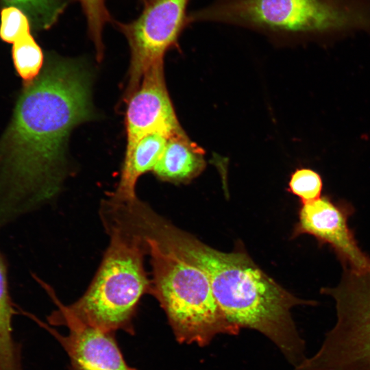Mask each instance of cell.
Listing matches in <instances>:
<instances>
[{"mask_svg": "<svg viewBox=\"0 0 370 370\" xmlns=\"http://www.w3.org/2000/svg\"><path fill=\"white\" fill-rule=\"evenodd\" d=\"M321 291L334 301L335 323L293 370H370V270L343 268L338 284Z\"/></svg>", "mask_w": 370, "mask_h": 370, "instance_id": "obj_6", "label": "cell"}, {"mask_svg": "<svg viewBox=\"0 0 370 370\" xmlns=\"http://www.w3.org/2000/svg\"><path fill=\"white\" fill-rule=\"evenodd\" d=\"M205 166L203 151L183 132L168 138L152 172L162 181L187 183L199 175Z\"/></svg>", "mask_w": 370, "mask_h": 370, "instance_id": "obj_11", "label": "cell"}, {"mask_svg": "<svg viewBox=\"0 0 370 370\" xmlns=\"http://www.w3.org/2000/svg\"><path fill=\"white\" fill-rule=\"evenodd\" d=\"M14 313L8 288L7 264L0 252V370H21L18 350L12 335Z\"/></svg>", "mask_w": 370, "mask_h": 370, "instance_id": "obj_13", "label": "cell"}, {"mask_svg": "<svg viewBox=\"0 0 370 370\" xmlns=\"http://www.w3.org/2000/svg\"><path fill=\"white\" fill-rule=\"evenodd\" d=\"M90 85L84 64L55 58L25 84L0 140V229L58 191L68 137L92 117Z\"/></svg>", "mask_w": 370, "mask_h": 370, "instance_id": "obj_1", "label": "cell"}, {"mask_svg": "<svg viewBox=\"0 0 370 370\" xmlns=\"http://www.w3.org/2000/svg\"><path fill=\"white\" fill-rule=\"evenodd\" d=\"M168 138L161 133H152L143 137L132 151L125 156L120 180L110 198L126 201L137 197L136 186L138 178L152 171L165 148Z\"/></svg>", "mask_w": 370, "mask_h": 370, "instance_id": "obj_12", "label": "cell"}, {"mask_svg": "<svg viewBox=\"0 0 370 370\" xmlns=\"http://www.w3.org/2000/svg\"><path fill=\"white\" fill-rule=\"evenodd\" d=\"M126 102L125 156L147 134L161 133L169 138L183 132L166 88L163 61L151 66Z\"/></svg>", "mask_w": 370, "mask_h": 370, "instance_id": "obj_10", "label": "cell"}, {"mask_svg": "<svg viewBox=\"0 0 370 370\" xmlns=\"http://www.w3.org/2000/svg\"><path fill=\"white\" fill-rule=\"evenodd\" d=\"M12 58L15 69L25 84L34 80L41 72L43 64L42 49L31 32L13 42Z\"/></svg>", "mask_w": 370, "mask_h": 370, "instance_id": "obj_14", "label": "cell"}, {"mask_svg": "<svg viewBox=\"0 0 370 370\" xmlns=\"http://www.w3.org/2000/svg\"><path fill=\"white\" fill-rule=\"evenodd\" d=\"M142 226L188 262L207 275L213 295L227 320L238 328L256 330L280 349L293 366L307 356L291 310L315 306L313 300L298 298L287 291L239 247L220 251L179 229L151 207L141 214Z\"/></svg>", "mask_w": 370, "mask_h": 370, "instance_id": "obj_2", "label": "cell"}, {"mask_svg": "<svg viewBox=\"0 0 370 370\" xmlns=\"http://www.w3.org/2000/svg\"><path fill=\"white\" fill-rule=\"evenodd\" d=\"M86 16L88 32L94 43L97 59L103 53L102 40L104 25L113 20L106 8V0H78Z\"/></svg>", "mask_w": 370, "mask_h": 370, "instance_id": "obj_15", "label": "cell"}, {"mask_svg": "<svg viewBox=\"0 0 370 370\" xmlns=\"http://www.w3.org/2000/svg\"><path fill=\"white\" fill-rule=\"evenodd\" d=\"M101 217L110 244L88 289L73 304L64 306L77 319L103 332L123 330L133 334L138 302L151 290L143 262L147 245L118 214L103 212Z\"/></svg>", "mask_w": 370, "mask_h": 370, "instance_id": "obj_4", "label": "cell"}, {"mask_svg": "<svg viewBox=\"0 0 370 370\" xmlns=\"http://www.w3.org/2000/svg\"><path fill=\"white\" fill-rule=\"evenodd\" d=\"M36 11L32 25L36 30H45L55 24L68 5L69 0H31Z\"/></svg>", "mask_w": 370, "mask_h": 370, "instance_id": "obj_18", "label": "cell"}, {"mask_svg": "<svg viewBox=\"0 0 370 370\" xmlns=\"http://www.w3.org/2000/svg\"><path fill=\"white\" fill-rule=\"evenodd\" d=\"M323 186V179L317 171L302 167L293 172L287 189L289 193L298 197L303 204L319 199Z\"/></svg>", "mask_w": 370, "mask_h": 370, "instance_id": "obj_16", "label": "cell"}, {"mask_svg": "<svg viewBox=\"0 0 370 370\" xmlns=\"http://www.w3.org/2000/svg\"><path fill=\"white\" fill-rule=\"evenodd\" d=\"M188 18L327 42L369 35L370 0H211Z\"/></svg>", "mask_w": 370, "mask_h": 370, "instance_id": "obj_3", "label": "cell"}, {"mask_svg": "<svg viewBox=\"0 0 370 370\" xmlns=\"http://www.w3.org/2000/svg\"><path fill=\"white\" fill-rule=\"evenodd\" d=\"M52 295L58 309L50 315L49 321L51 325L66 326L69 334L62 335L36 317L33 319L62 345L70 358L71 370H135L125 361L113 333L77 319Z\"/></svg>", "mask_w": 370, "mask_h": 370, "instance_id": "obj_9", "label": "cell"}, {"mask_svg": "<svg viewBox=\"0 0 370 370\" xmlns=\"http://www.w3.org/2000/svg\"><path fill=\"white\" fill-rule=\"evenodd\" d=\"M152 268L150 293L164 310L180 343L208 345L218 335L237 334L218 304L207 275L137 222Z\"/></svg>", "mask_w": 370, "mask_h": 370, "instance_id": "obj_5", "label": "cell"}, {"mask_svg": "<svg viewBox=\"0 0 370 370\" xmlns=\"http://www.w3.org/2000/svg\"><path fill=\"white\" fill-rule=\"evenodd\" d=\"M354 212L349 203L323 195L301 204L292 238L310 234L317 240L319 246L329 245L343 267L356 271L370 270V257L358 247L348 225V219Z\"/></svg>", "mask_w": 370, "mask_h": 370, "instance_id": "obj_8", "label": "cell"}, {"mask_svg": "<svg viewBox=\"0 0 370 370\" xmlns=\"http://www.w3.org/2000/svg\"><path fill=\"white\" fill-rule=\"evenodd\" d=\"M190 0H149L139 16L129 23L112 21L126 38L130 63L125 91V101L137 90L145 72L163 61L165 52L177 44L189 25Z\"/></svg>", "mask_w": 370, "mask_h": 370, "instance_id": "obj_7", "label": "cell"}, {"mask_svg": "<svg viewBox=\"0 0 370 370\" xmlns=\"http://www.w3.org/2000/svg\"><path fill=\"white\" fill-rule=\"evenodd\" d=\"M0 38L12 43L23 34L30 32L31 24L27 16L20 9L5 7L0 13Z\"/></svg>", "mask_w": 370, "mask_h": 370, "instance_id": "obj_17", "label": "cell"}]
</instances>
